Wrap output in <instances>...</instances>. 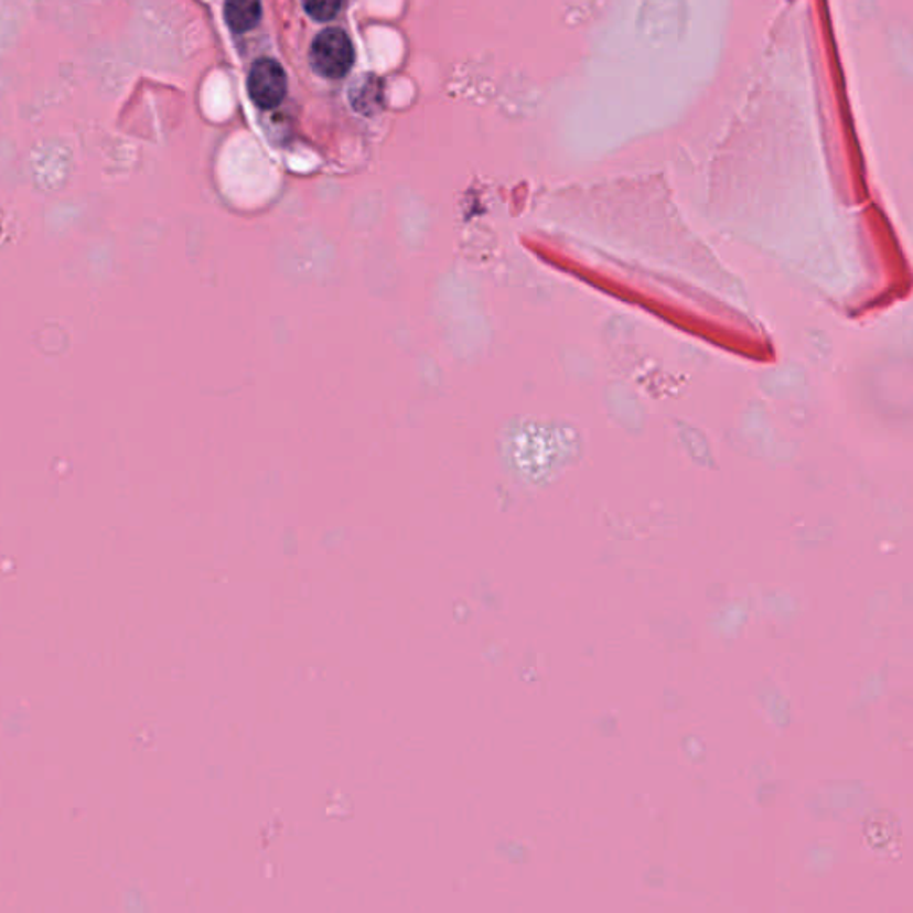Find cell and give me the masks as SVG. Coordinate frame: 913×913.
<instances>
[{
	"instance_id": "cell-3",
	"label": "cell",
	"mask_w": 913,
	"mask_h": 913,
	"mask_svg": "<svg viewBox=\"0 0 913 913\" xmlns=\"http://www.w3.org/2000/svg\"><path fill=\"white\" fill-rule=\"evenodd\" d=\"M261 0H225V20L234 33H248L261 20Z\"/></svg>"
},
{
	"instance_id": "cell-4",
	"label": "cell",
	"mask_w": 913,
	"mask_h": 913,
	"mask_svg": "<svg viewBox=\"0 0 913 913\" xmlns=\"http://www.w3.org/2000/svg\"><path fill=\"white\" fill-rule=\"evenodd\" d=\"M350 103L355 109L364 115H373L378 109L383 108L384 89L380 79L375 75H366L363 79L357 80L350 94Z\"/></svg>"
},
{
	"instance_id": "cell-2",
	"label": "cell",
	"mask_w": 913,
	"mask_h": 913,
	"mask_svg": "<svg viewBox=\"0 0 913 913\" xmlns=\"http://www.w3.org/2000/svg\"><path fill=\"white\" fill-rule=\"evenodd\" d=\"M286 92H288V79H286L284 68L277 61L262 57L254 63L253 71L248 75V94L257 108H277L284 100Z\"/></svg>"
},
{
	"instance_id": "cell-1",
	"label": "cell",
	"mask_w": 913,
	"mask_h": 913,
	"mask_svg": "<svg viewBox=\"0 0 913 913\" xmlns=\"http://www.w3.org/2000/svg\"><path fill=\"white\" fill-rule=\"evenodd\" d=\"M354 45L343 29H325L311 45V65L326 79H341L354 66Z\"/></svg>"
},
{
	"instance_id": "cell-5",
	"label": "cell",
	"mask_w": 913,
	"mask_h": 913,
	"mask_svg": "<svg viewBox=\"0 0 913 913\" xmlns=\"http://www.w3.org/2000/svg\"><path fill=\"white\" fill-rule=\"evenodd\" d=\"M343 0H303V8L318 22H329L340 13Z\"/></svg>"
}]
</instances>
